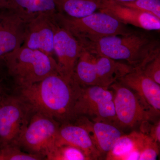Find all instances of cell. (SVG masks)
Instances as JSON below:
<instances>
[{"label": "cell", "instance_id": "6da1fadb", "mask_svg": "<svg viewBox=\"0 0 160 160\" xmlns=\"http://www.w3.org/2000/svg\"><path fill=\"white\" fill-rule=\"evenodd\" d=\"M82 86L59 73L20 88V97L32 111L44 113L60 123L74 121L73 109Z\"/></svg>", "mask_w": 160, "mask_h": 160}, {"label": "cell", "instance_id": "7a4b0ae2", "mask_svg": "<svg viewBox=\"0 0 160 160\" xmlns=\"http://www.w3.org/2000/svg\"><path fill=\"white\" fill-rule=\"evenodd\" d=\"M80 43L92 54L125 62L134 68H141L147 61L160 53L158 40L148 34L134 31Z\"/></svg>", "mask_w": 160, "mask_h": 160}, {"label": "cell", "instance_id": "3957f363", "mask_svg": "<svg viewBox=\"0 0 160 160\" xmlns=\"http://www.w3.org/2000/svg\"><path fill=\"white\" fill-rule=\"evenodd\" d=\"M3 61L9 74L20 88L59 73L54 58L22 46L7 55Z\"/></svg>", "mask_w": 160, "mask_h": 160}, {"label": "cell", "instance_id": "277c9868", "mask_svg": "<svg viewBox=\"0 0 160 160\" xmlns=\"http://www.w3.org/2000/svg\"><path fill=\"white\" fill-rule=\"evenodd\" d=\"M56 19L79 42L131 32L126 26L106 12L99 11L80 18H72L57 12Z\"/></svg>", "mask_w": 160, "mask_h": 160}, {"label": "cell", "instance_id": "5b68a950", "mask_svg": "<svg viewBox=\"0 0 160 160\" xmlns=\"http://www.w3.org/2000/svg\"><path fill=\"white\" fill-rule=\"evenodd\" d=\"M114 94V104L118 128H132L159 116L132 89L117 81L110 86Z\"/></svg>", "mask_w": 160, "mask_h": 160}, {"label": "cell", "instance_id": "8992f818", "mask_svg": "<svg viewBox=\"0 0 160 160\" xmlns=\"http://www.w3.org/2000/svg\"><path fill=\"white\" fill-rule=\"evenodd\" d=\"M113 99V92L109 88L82 86L73 109L74 120L84 117L94 122L110 123L118 127Z\"/></svg>", "mask_w": 160, "mask_h": 160}, {"label": "cell", "instance_id": "52a82bcc", "mask_svg": "<svg viewBox=\"0 0 160 160\" xmlns=\"http://www.w3.org/2000/svg\"><path fill=\"white\" fill-rule=\"evenodd\" d=\"M34 112L20 98H2L0 104V147L17 146Z\"/></svg>", "mask_w": 160, "mask_h": 160}, {"label": "cell", "instance_id": "ba28073f", "mask_svg": "<svg viewBox=\"0 0 160 160\" xmlns=\"http://www.w3.org/2000/svg\"><path fill=\"white\" fill-rule=\"evenodd\" d=\"M60 123L49 116L35 112L23 131L17 146H22L29 153L45 158L49 148L54 145Z\"/></svg>", "mask_w": 160, "mask_h": 160}, {"label": "cell", "instance_id": "9c48e42d", "mask_svg": "<svg viewBox=\"0 0 160 160\" xmlns=\"http://www.w3.org/2000/svg\"><path fill=\"white\" fill-rule=\"evenodd\" d=\"M82 49L75 37L58 23L55 15L53 53L61 75L67 79H72L75 67Z\"/></svg>", "mask_w": 160, "mask_h": 160}, {"label": "cell", "instance_id": "30bf717a", "mask_svg": "<svg viewBox=\"0 0 160 160\" xmlns=\"http://www.w3.org/2000/svg\"><path fill=\"white\" fill-rule=\"evenodd\" d=\"M55 15L41 14L28 21L22 46L54 58Z\"/></svg>", "mask_w": 160, "mask_h": 160}, {"label": "cell", "instance_id": "8fae6325", "mask_svg": "<svg viewBox=\"0 0 160 160\" xmlns=\"http://www.w3.org/2000/svg\"><path fill=\"white\" fill-rule=\"evenodd\" d=\"M1 9V8H0ZM0 10V60L22 45L28 21L9 9Z\"/></svg>", "mask_w": 160, "mask_h": 160}, {"label": "cell", "instance_id": "7c38bea8", "mask_svg": "<svg viewBox=\"0 0 160 160\" xmlns=\"http://www.w3.org/2000/svg\"><path fill=\"white\" fill-rule=\"evenodd\" d=\"M98 11L106 12L125 25L148 30L159 31L160 19L149 13L123 6L114 0H101Z\"/></svg>", "mask_w": 160, "mask_h": 160}, {"label": "cell", "instance_id": "4fadbf2b", "mask_svg": "<svg viewBox=\"0 0 160 160\" xmlns=\"http://www.w3.org/2000/svg\"><path fill=\"white\" fill-rule=\"evenodd\" d=\"M74 121L88 131L102 158H106L123 135L119 128L110 123L94 122L84 117L78 118Z\"/></svg>", "mask_w": 160, "mask_h": 160}, {"label": "cell", "instance_id": "5bb4252c", "mask_svg": "<svg viewBox=\"0 0 160 160\" xmlns=\"http://www.w3.org/2000/svg\"><path fill=\"white\" fill-rule=\"evenodd\" d=\"M64 145L81 149L89 160H98L102 158L88 131L77 123H65L60 126L53 146Z\"/></svg>", "mask_w": 160, "mask_h": 160}, {"label": "cell", "instance_id": "9a60e30c", "mask_svg": "<svg viewBox=\"0 0 160 160\" xmlns=\"http://www.w3.org/2000/svg\"><path fill=\"white\" fill-rule=\"evenodd\" d=\"M118 82L136 92L158 114L160 113V86L134 68Z\"/></svg>", "mask_w": 160, "mask_h": 160}, {"label": "cell", "instance_id": "2e32d148", "mask_svg": "<svg viewBox=\"0 0 160 160\" xmlns=\"http://www.w3.org/2000/svg\"><path fill=\"white\" fill-rule=\"evenodd\" d=\"M92 55L97 75L98 86L109 88L120 78L134 69L125 62L103 56Z\"/></svg>", "mask_w": 160, "mask_h": 160}, {"label": "cell", "instance_id": "e0dca14e", "mask_svg": "<svg viewBox=\"0 0 160 160\" xmlns=\"http://www.w3.org/2000/svg\"><path fill=\"white\" fill-rule=\"evenodd\" d=\"M2 8L13 12L27 21L39 14L58 12L57 0H3Z\"/></svg>", "mask_w": 160, "mask_h": 160}, {"label": "cell", "instance_id": "ac0fdd59", "mask_svg": "<svg viewBox=\"0 0 160 160\" xmlns=\"http://www.w3.org/2000/svg\"><path fill=\"white\" fill-rule=\"evenodd\" d=\"M72 79L82 87L98 86L93 55L83 48L75 67Z\"/></svg>", "mask_w": 160, "mask_h": 160}, {"label": "cell", "instance_id": "d6986e66", "mask_svg": "<svg viewBox=\"0 0 160 160\" xmlns=\"http://www.w3.org/2000/svg\"><path fill=\"white\" fill-rule=\"evenodd\" d=\"M101 0H57L58 12L72 18L85 17L98 11Z\"/></svg>", "mask_w": 160, "mask_h": 160}, {"label": "cell", "instance_id": "ffe728a7", "mask_svg": "<svg viewBox=\"0 0 160 160\" xmlns=\"http://www.w3.org/2000/svg\"><path fill=\"white\" fill-rule=\"evenodd\" d=\"M135 149L140 154L139 160H156L159 152V145L148 135L140 132H132Z\"/></svg>", "mask_w": 160, "mask_h": 160}, {"label": "cell", "instance_id": "44dd1931", "mask_svg": "<svg viewBox=\"0 0 160 160\" xmlns=\"http://www.w3.org/2000/svg\"><path fill=\"white\" fill-rule=\"evenodd\" d=\"M49 160H89L81 149L69 145H54L45 155Z\"/></svg>", "mask_w": 160, "mask_h": 160}, {"label": "cell", "instance_id": "7402d4cb", "mask_svg": "<svg viewBox=\"0 0 160 160\" xmlns=\"http://www.w3.org/2000/svg\"><path fill=\"white\" fill-rule=\"evenodd\" d=\"M135 149V142L132 132L122 135L112 149L106 155V160H125L126 156Z\"/></svg>", "mask_w": 160, "mask_h": 160}, {"label": "cell", "instance_id": "603a6c76", "mask_svg": "<svg viewBox=\"0 0 160 160\" xmlns=\"http://www.w3.org/2000/svg\"><path fill=\"white\" fill-rule=\"evenodd\" d=\"M44 158L40 155L22 152L15 145L0 147V160H39Z\"/></svg>", "mask_w": 160, "mask_h": 160}, {"label": "cell", "instance_id": "cb8c5ba5", "mask_svg": "<svg viewBox=\"0 0 160 160\" xmlns=\"http://www.w3.org/2000/svg\"><path fill=\"white\" fill-rule=\"evenodd\" d=\"M117 2L123 6L149 13L160 19V0H135L129 2Z\"/></svg>", "mask_w": 160, "mask_h": 160}, {"label": "cell", "instance_id": "d4e9b609", "mask_svg": "<svg viewBox=\"0 0 160 160\" xmlns=\"http://www.w3.org/2000/svg\"><path fill=\"white\" fill-rule=\"evenodd\" d=\"M139 69L149 78L160 85V53L147 61Z\"/></svg>", "mask_w": 160, "mask_h": 160}, {"label": "cell", "instance_id": "484cf974", "mask_svg": "<svg viewBox=\"0 0 160 160\" xmlns=\"http://www.w3.org/2000/svg\"><path fill=\"white\" fill-rule=\"evenodd\" d=\"M114 1L120 2H129L134 1L135 0H114Z\"/></svg>", "mask_w": 160, "mask_h": 160}, {"label": "cell", "instance_id": "4316f807", "mask_svg": "<svg viewBox=\"0 0 160 160\" xmlns=\"http://www.w3.org/2000/svg\"><path fill=\"white\" fill-rule=\"evenodd\" d=\"M3 0H0V8H2V6Z\"/></svg>", "mask_w": 160, "mask_h": 160}, {"label": "cell", "instance_id": "83f0119b", "mask_svg": "<svg viewBox=\"0 0 160 160\" xmlns=\"http://www.w3.org/2000/svg\"><path fill=\"white\" fill-rule=\"evenodd\" d=\"M3 98V97H2ZM2 98L1 99V100H0V104H1V101H2Z\"/></svg>", "mask_w": 160, "mask_h": 160}, {"label": "cell", "instance_id": "f1b7e54d", "mask_svg": "<svg viewBox=\"0 0 160 160\" xmlns=\"http://www.w3.org/2000/svg\"><path fill=\"white\" fill-rule=\"evenodd\" d=\"M0 91H2V90H1V87H0Z\"/></svg>", "mask_w": 160, "mask_h": 160}]
</instances>
